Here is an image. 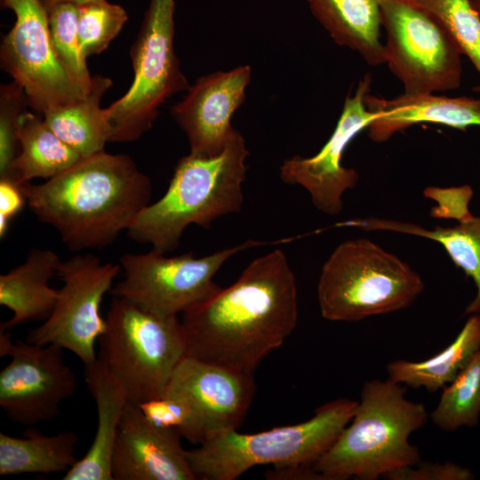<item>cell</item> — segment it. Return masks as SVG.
Masks as SVG:
<instances>
[{
	"label": "cell",
	"instance_id": "obj_1",
	"mask_svg": "<svg viewBox=\"0 0 480 480\" xmlns=\"http://www.w3.org/2000/svg\"><path fill=\"white\" fill-rule=\"evenodd\" d=\"M296 279L283 251L253 260L230 286L182 313L187 356L252 374L298 321Z\"/></svg>",
	"mask_w": 480,
	"mask_h": 480
},
{
	"label": "cell",
	"instance_id": "obj_2",
	"mask_svg": "<svg viewBox=\"0 0 480 480\" xmlns=\"http://www.w3.org/2000/svg\"><path fill=\"white\" fill-rule=\"evenodd\" d=\"M20 186L32 212L72 251L111 244L149 204L152 194L149 178L131 156L105 150L44 183Z\"/></svg>",
	"mask_w": 480,
	"mask_h": 480
},
{
	"label": "cell",
	"instance_id": "obj_3",
	"mask_svg": "<svg viewBox=\"0 0 480 480\" xmlns=\"http://www.w3.org/2000/svg\"><path fill=\"white\" fill-rule=\"evenodd\" d=\"M248 156L236 130L220 154L180 158L165 194L138 213L126 230L129 236L165 254L177 249L188 226L209 228L217 219L239 212Z\"/></svg>",
	"mask_w": 480,
	"mask_h": 480
},
{
	"label": "cell",
	"instance_id": "obj_4",
	"mask_svg": "<svg viewBox=\"0 0 480 480\" xmlns=\"http://www.w3.org/2000/svg\"><path fill=\"white\" fill-rule=\"evenodd\" d=\"M405 395L404 385L388 378L364 383L350 424L313 466L323 480H376L420 461L409 437L428 413Z\"/></svg>",
	"mask_w": 480,
	"mask_h": 480
},
{
	"label": "cell",
	"instance_id": "obj_5",
	"mask_svg": "<svg viewBox=\"0 0 480 480\" xmlns=\"http://www.w3.org/2000/svg\"><path fill=\"white\" fill-rule=\"evenodd\" d=\"M357 404L338 398L299 424L254 434L217 432L197 448L186 450L187 458L196 479L202 480H235L258 465L271 464L275 469L313 467L351 421Z\"/></svg>",
	"mask_w": 480,
	"mask_h": 480
},
{
	"label": "cell",
	"instance_id": "obj_6",
	"mask_svg": "<svg viewBox=\"0 0 480 480\" xmlns=\"http://www.w3.org/2000/svg\"><path fill=\"white\" fill-rule=\"evenodd\" d=\"M424 290L406 262L367 238L339 244L324 262L317 284L321 315L355 322L411 306Z\"/></svg>",
	"mask_w": 480,
	"mask_h": 480
},
{
	"label": "cell",
	"instance_id": "obj_7",
	"mask_svg": "<svg viewBox=\"0 0 480 480\" xmlns=\"http://www.w3.org/2000/svg\"><path fill=\"white\" fill-rule=\"evenodd\" d=\"M98 356L124 389L129 403L164 396L171 377L187 356L181 320L112 296Z\"/></svg>",
	"mask_w": 480,
	"mask_h": 480
},
{
	"label": "cell",
	"instance_id": "obj_8",
	"mask_svg": "<svg viewBox=\"0 0 480 480\" xmlns=\"http://www.w3.org/2000/svg\"><path fill=\"white\" fill-rule=\"evenodd\" d=\"M175 0H149L130 55L134 78L127 92L105 109L110 142H131L149 131L160 106L173 94L188 91L176 56Z\"/></svg>",
	"mask_w": 480,
	"mask_h": 480
},
{
	"label": "cell",
	"instance_id": "obj_9",
	"mask_svg": "<svg viewBox=\"0 0 480 480\" xmlns=\"http://www.w3.org/2000/svg\"><path fill=\"white\" fill-rule=\"evenodd\" d=\"M385 28L386 63L405 93L460 87L461 52L443 25L412 0H378Z\"/></svg>",
	"mask_w": 480,
	"mask_h": 480
},
{
	"label": "cell",
	"instance_id": "obj_10",
	"mask_svg": "<svg viewBox=\"0 0 480 480\" xmlns=\"http://www.w3.org/2000/svg\"><path fill=\"white\" fill-rule=\"evenodd\" d=\"M264 244L250 239L202 258L193 252L165 257L154 250L124 254V279L110 293L162 316H178L221 289L213 276L228 259Z\"/></svg>",
	"mask_w": 480,
	"mask_h": 480
},
{
	"label": "cell",
	"instance_id": "obj_11",
	"mask_svg": "<svg viewBox=\"0 0 480 480\" xmlns=\"http://www.w3.org/2000/svg\"><path fill=\"white\" fill-rule=\"evenodd\" d=\"M121 265L102 263L92 253L61 260L57 276L63 282L57 303L44 323L31 330L26 341L56 344L75 354L84 365L97 360L95 342L106 330L100 303L119 275Z\"/></svg>",
	"mask_w": 480,
	"mask_h": 480
},
{
	"label": "cell",
	"instance_id": "obj_12",
	"mask_svg": "<svg viewBox=\"0 0 480 480\" xmlns=\"http://www.w3.org/2000/svg\"><path fill=\"white\" fill-rule=\"evenodd\" d=\"M16 17L0 46L1 68L24 90L28 105L47 110L79 100L86 93L68 75L53 47L48 12L39 0H1Z\"/></svg>",
	"mask_w": 480,
	"mask_h": 480
},
{
	"label": "cell",
	"instance_id": "obj_13",
	"mask_svg": "<svg viewBox=\"0 0 480 480\" xmlns=\"http://www.w3.org/2000/svg\"><path fill=\"white\" fill-rule=\"evenodd\" d=\"M56 344L12 342L0 331V356L12 357L0 372V406L13 422L34 426L56 418L61 404L76 392L77 381Z\"/></svg>",
	"mask_w": 480,
	"mask_h": 480
},
{
	"label": "cell",
	"instance_id": "obj_14",
	"mask_svg": "<svg viewBox=\"0 0 480 480\" xmlns=\"http://www.w3.org/2000/svg\"><path fill=\"white\" fill-rule=\"evenodd\" d=\"M372 76L366 74L354 94H348L336 127L321 150L311 157L293 156L280 166L281 180L300 185L310 195L311 201L322 212L335 216L343 209V194L354 188L358 172L341 164L343 154L351 140L367 129L375 117L364 103L371 91Z\"/></svg>",
	"mask_w": 480,
	"mask_h": 480
},
{
	"label": "cell",
	"instance_id": "obj_15",
	"mask_svg": "<svg viewBox=\"0 0 480 480\" xmlns=\"http://www.w3.org/2000/svg\"><path fill=\"white\" fill-rule=\"evenodd\" d=\"M251 68L239 66L200 76L183 100L171 108V115L185 132L190 154H220L236 131L230 124L245 98Z\"/></svg>",
	"mask_w": 480,
	"mask_h": 480
},
{
	"label": "cell",
	"instance_id": "obj_16",
	"mask_svg": "<svg viewBox=\"0 0 480 480\" xmlns=\"http://www.w3.org/2000/svg\"><path fill=\"white\" fill-rule=\"evenodd\" d=\"M176 432L150 421L128 403L112 456L113 480H196Z\"/></svg>",
	"mask_w": 480,
	"mask_h": 480
},
{
	"label": "cell",
	"instance_id": "obj_17",
	"mask_svg": "<svg viewBox=\"0 0 480 480\" xmlns=\"http://www.w3.org/2000/svg\"><path fill=\"white\" fill-rule=\"evenodd\" d=\"M167 391L185 396L197 407L210 436L239 428L252 401L255 384L252 374L186 356L175 368Z\"/></svg>",
	"mask_w": 480,
	"mask_h": 480
},
{
	"label": "cell",
	"instance_id": "obj_18",
	"mask_svg": "<svg viewBox=\"0 0 480 480\" xmlns=\"http://www.w3.org/2000/svg\"><path fill=\"white\" fill-rule=\"evenodd\" d=\"M366 108L375 113L368 129L370 139L385 142L395 133L420 123H433L465 131L480 126V99L450 98L434 93H405L387 100L370 92Z\"/></svg>",
	"mask_w": 480,
	"mask_h": 480
},
{
	"label": "cell",
	"instance_id": "obj_19",
	"mask_svg": "<svg viewBox=\"0 0 480 480\" xmlns=\"http://www.w3.org/2000/svg\"><path fill=\"white\" fill-rule=\"evenodd\" d=\"M84 380L96 405V431L87 452L62 479L113 480L111 466L116 437L129 401L119 381L99 357L84 365Z\"/></svg>",
	"mask_w": 480,
	"mask_h": 480
},
{
	"label": "cell",
	"instance_id": "obj_20",
	"mask_svg": "<svg viewBox=\"0 0 480 480\" xmlns=\"http://www.w3.org/2000/svg\"><path fill=\"white\" fill-rule=\"evenodd\" d=\"M60 261L51 250L33 248L23 263L0 276V304L13 313L1 323V332L49 317L59 298V290L49 282L57 276Z\"/></svg>",
	"mask_w": 480,
	"mask_h": 480
},
{
	"label": "cell",
	"instance_id": "obj_21",
	"mask_svg": "<svg viewBox=\"0 0 480 480\" xmlns=\"http://www.w3.org/2000/svg\"><path fill=\"white\" fill-rule=\"evenodd\" d=\"M311 12L340 46L361 55L371 66L386 63L380 40L378 0H307Z\"/></svg>",
	"mask_w": 480,
	"mask_h": 480
},
{
	"label": "cell",
	"instance_id": "obj_22",
	"mask_svg": "<svg viewBox=\"0 0 480 480\" xmlns=\"http://www.w3.org/2000/svg\"><path fill=\"white\" fill-rule=\"evenodd\" d=\"M350 227L364 230H385L430 239L440 244L453 263L471 277L476 288L474 299L464 315L480 316V216L460 221L453 227L437 226L432 229L406 221L369 217L348 221Z\"/></svg>",
	"mask_w": 480,
	"mask_h": 480
},
{
	"label": "cell",
	"instance_id": "obj_23",
	"mask_svg": "<svg viewBox=\"0 0 480 480\" xmlns=\"http://www.w3.org/2000/svg\"><path fill=\"white\" fill-rule=\"evenodd\" d=\"M112 81L98 75L86 96L47 110L44 119L50 128L82 157L101 151L110 142L111 128L100 100Z\"/></svg>",
	"mask_w": 480,
	"mask_h": 480
},
{
	"label": "cell",
	"instance_id": "obj_24",
	"mask_svg": "<svg viewBox=\"0 0 480 480\" xmlns=\"http://www.w3.org/2000/svg\"><path fill=\"white\" fill-rule=\"evenodd\" d=\"M20 152L5 177L19 184L52 179L83 157L66 144L44 118L26 110L18 128Z\"/></svg>",
	"mask_w": 480,
	"mask_h": 480
},
{
	"label": "cell",
	"instance_id": "obj_25",
	"mask_svg": "<svg viewBox=\"0 0 480 480\" xmlns=\"http://www.w3.org/2000/svg\"><path fill=\"white\" fill-rule=\"evenodd\" d=\"M77 435L63 430L47 436L28 428L23 437L0 433V475L52 474L68 471L78 460Z\"/></svg>",
	"mask_w": 480,
	"mask_h": 480
},
{
	"label": "cell",
	"instance_id": "obj_26",
	"mask_svg": "<svg viewBox=\"0 0 480 480\" xmlns=\"http://www.w3.org/2000/svg\"><path fill=\"white\" fill-rule=\"evenodd\" d=\"M480 349V316L469 315L455 340L424 361L396 360L387 365L388 379L428 392L452 382Z\"/></svg>",
	"mask_w": 480,
	"mask_h": 480
},
{
	"label": "cell",
	"instance_id": "obj_27",
	"mask_svg": "<svg viewBox=\"0 0 480 480\" xmlns=\"http://www.w3.org/2000/svg\"><path fill=\"white\" fill-rule=\"evenodd\" d=\"M480 416V349L455 380L444 389L430 413L432 422L447 432L473 428Z\"/></svg>",
	"mask_w": 480,
	"mask_h": 480
},
{
	"label": "cell",
	"instance_id": "obj_28",
	"mask_svg": "<svg viewBox=\"0 0 480 480\" xmlns=\"http://www.w3.org/2000/svg\"><path fill=\"white\" fill-rule=\"evenodd\" d=\"M434 15L480 75V13L473 0H412ZM480 92V85L473 89Z\"/></svg>",
	"mask_w": 480,
	"mask_h": 480
},
{
	"label": "cell",
	"instance_id": "obj_29",
	"mask_svg": "<svg viewBox=\"0 0 480 480\" xmlns=\"http://www.w3.org/2000/svg\"><path fill=\"white\" fill-rule=\"evenodd\" d=\"M77 18L78 4L71 2L57 4L48 12L50 34L57 56L71 78L87 93L93 76L79 47Z\"/></svg>",
	"mask_w": 480,
	"mask_h": 480
},
{
	"label": "cell",
	"instance_id": "obj_30",
	"mask_svg": "<svg viewBox=\"0 0 480 480\" xmlns=\"http://www.w3.org/2000/svg\"><path fill=\"white\" fill-rule=\"evenodd\" d=\"M144 415L159 427L171 429L192 444H202L210 435L197 407L185 396L165 392L164 396L139 404Z\"/></svg>",
	"mask_w": 480,
	"mask_h": 480
},
{
	"label": "cell",
	"instance_id": "obj_31",
	"mask_svg": "<svg viewBox=\"0 0 480 480\" xmlns=\"http://www.w3.org/2000/svg\"><path fill=\"white\" fill-rule=\"evenodd\" d=\"M127 20L122 6L107 0L78 4L77 36L83 56L86 59L104 52Z\"/></svg>",
	"mask_w": 480,
	"mask_h": 480
},
{
	"label": "cell",
	"instance_id": "obj_32",
	"mask_svg": "<svg viewBox=\"0 0 480 480\" xmlns=\"http://www.w3.org/2000/svg\"><path fill=\"white\" fill-rule=\"evenodd\" d=\"M28 100L15 81L0 88V178L5 177L18 153V128Z\"/></svg>",
	"mask_w": 480,
	"mask_h": 480
},
{
	"label": "cell",
	"instance_id": "obj_33",
	"mask_svg": "<svg viewBox=\"0 0 480 480\" xmlns=\"http://www.w3.org/2000/svg\"><path fill=\"white\" fill-rule=\"evenodd\" d=\"M424 194L437 203L431 210L433 217L453 219L460 222L473 216L469 211L473 189L469 185L445 188L431 187L426 188Z\"/></svg>",
	"mask_w": 480,
	"mask_h": 480
},
{
	"label": "cell",
	"instance_id": "obj_34",
	"mask_svg": "<svg viewBox=\"0 0 480 480\" xmlns=\"http://www.w3.org/2000/svg\"><path fill=\"white\" fill-rule=\"evenodd\" d=\"M389 480H471L474 473L468 468L454 462H422L415 466L401 468L387 474Z\"/></svg>",
	"mask_w": 480,
	"mask_h": 480
},
{
	"label": "cell",
	"instance_id": "obj_35",
	"mask_svg": "<svg viewBox=\"0 0 480 480\" xmlns=\"http://www.w3.org/2000/svg\"><path fill=\"white\" fill-rule=\"evenodd\" d=\"M27 202L20 184L12 179L0 178V236H5L11 220Z\"/></svg>",
	"mask_w": 480,
	"mask_h": 480
},
{
	"label": "cell",
	"instance_id": "obj_36",
	"mask_svg": "<svg viewBox=\"0 0 480 480\" xmlns=\"http://www.w3.org/2000/svg\"><path fill=\"white\" fill-rule=\"evenodd\" d=\"M46 12H48L50 9L54 6L57 4L63 3V2H71L77 4H81L89 1L92 0H39Z\"/></svg>",
	"mask_w": 480,
	"mask_h": 480
},
{
	"label": "cell",
	"instance_id": "obj_37",
	"mask_svg": "<svg viewBox=\"0 0 480 480\" xmlns=\"http://www.w3.org/2000/svg\"><path fill=\"white\" fill-rule=\"evenodd\" d=\"M473 2H474V4H475L476 10L480 13V0H473Z\"/></svg>",
	"mask_w": 480,
	"mask_h": 480
}]
</instances>
